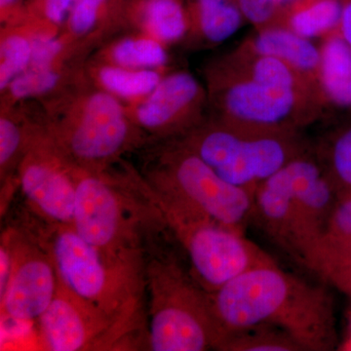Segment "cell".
<instances>
[{
  "mask_svg": "<svg viewBox=\"0 0 351 351\" xmlns=\"http://www.w3.org/2000/svg\"><path fill=\"white\" fill-rule=\"evenodd\" d=\"M9 232L13 267L5 294L0 299L1 314L16 321L38 319L56 294V267L29 228H11Z\"/></svg>",
  "mask_w": 351,
  "mask_h": 351,
  "instance_id": "7c38bea8",
  "label": "cell"
},
{
  "mask_svg": "<svg viewBox=\"0 0 351 351\" xmlns=\"http://www.w3.org/2000/svg\"><path fill=\"white\" fill-rule=\"evenodd\" d=\"M20 0H0V8H1V16L12 10V8L19 3Z\"/></svg>",
  "mask_w": 351,
  "mask_h": 351,
  "instance_id": "e575fe53",
  "label": "cell"
},
{
  "mask_svg": "<svg viewBox=\"0 0 351 351\" xmlns=\"http://www.w3.org/2000/svg\"><path fill=\"white\" fill-rule=\"evenodd\" d=\"M245 19L262 31L274 25H285L274 0H237Z\"/></svg>",
  "mask_w": 351,
  "mask_h": 351,
  "instance_id": "83f0119b",
  "label": "cell"
},
{
  "mask_svg": "<svg viewBox=\"0 0 351 351\" xmlns=\"http://www.w3.org/2000/svg\"><path fill=\"white\" fill-rule=\"evenodd\" d=\"M142 179L157 193L239 232H245L253 217L254 193L225 181L179 140L159 152Z\"/></svg>",
  "mask_w": 351,
  "mask_h": 351,
  "instance_id": "52a82bcc",
  "label": "cell"
},
{
  "mask_svg": "<svg viewBox=\"0 0 351 351\" xmlns=\"http://www.w3.org/2000/svg\"><path fill=\"white\" fill-rule=\"evenodd\" d=\"M49 253L59 280L98 307L129 334L140 326L145 269L113 262L80 237L71 226L29 228Z\"/></svg>",
  "mask_w": 351,
  "mask_h": 351,
  "instance_id": "7a4b0ae2",
  "label": "cell"
},
{
  "mask_svg": "<svg viewBox=\"0 0 351 351\" xmlns=\"http://www.w3.org/2000/svg\"><path fill=\"white\" fill-rule=\"evenodd\" d=\"M142 18L147 36L162 43L181 40L188 32L189 18L181 0H147Z\"/></svg>",
  "mask_w": 351,
  "mask_h": 351,
  "instance_id": "44dd1931",
  "label": "cell"
},
{
  "mask_svg": "<svg viewBox=\"0 0 351 351\" xmlns=\"http://www.w3.org/2000/svg\"><path fill=\"white\" fill-rule=\"evenodd\" d=\"M73 230L113 262L145 269L149 230L157 221L129 182L76 168Z\"/></svg>",
  "mask_w": 351,
  "mask_h": 351,
  "instance_id": "5b68a950",
  "label": "cell"
},
{
  "mask_svg": "<svg viewBox=\"0 0 351 351\" xmlns=\"http://www.w3.org/2000/svg\"><path fill=\"white\" fill-rule=\"evenodd\" d=\"M315 156L339 193H351V125L337 132Z\"/></svg>",
  "mask_w": 351,
  "mask_h": 351,
  "instance_id": "d4e9b609",
  "label": "cell"
},
{
  "mask_svg": "<svg viewBox=\"0 0 351 351\" xmlns=\"http://www.w3.org/2000/svg\"><path fill=\"white\" fill-rule=\"evenodd\" d=\"M32 66H53L63 50V44L51 34H36L32 36Z\"/></svg>",
  "mask_w": 351,
  "mask_h": 351,
  "instance_id": "f546056e",
  "label": "cell"
},
{
  "mask_svg": "<svg viewBox=\"0 0 351 351\" xmlns=\"http://www.w3.org/2000/svg\"><path fill=\"white\" fill-rule=\"evenodd\" d=\"M206 93L195 75L178 71L162 77L136 108L138 126L159 137H182L200 124Z\"/></svg>",
  "mask_w": 351,
  "mask_h": 351,
  "instance_id": "4fadbf2b",
  "label": "cell"
},
{
  "mask_svg": "<svg viewBox=\"0 0 351 351\" xmlns=\"http://www.w3.org/2000/svg\"><path fill=\"white\" fill-rule=\"evenodd\" d=\"M46 135L75 167L93 173H105L135 138L119 99L107 91L90 94L77 113Z\"/></svg>",
  "mask_w": 351,
  "mask_h": 351,
  "instance_id": "9c48e42d",
  "label": "cell"
},
{
  "mask_svg": "<svg viewBox=\"0 0 351 351\" xmlns=\"http://www.w3.org/2000/svg\"><path fill=\"white\" fill-rule=\"evenodd\" d=\"M106 0H75L69 15V27L75 36L93 29Z\"/></svg>",
  "mask_w": 351,
  "mask_h": 351,
  "instance_id": "f1b7e54d",
  "label": "cell"
},
{
  "mask_svg": "<svg viewBox=\"0 0 351 351\" xmlns=\"http://www.w3.org/2000/svg\"><path fill=\"white\" fill-rule=\"evenodd\" d=\"M32 60V40L22 34H9L0 45V89L6 90L10 83L29 68Z\"/></svg>",
  "mask_w": 351,
  "mask_h": 351,
  "instance_id": "484cf974",
  "label": "cell"
},
{
  "mask_svg": "<svg viewBox=\"0 0 351 351\" xmlns=\"http://www.w3.org/2000/svg\"><path fill=\"white\" fill-rule=\"evenodd\" d=\"M59 73L53 66H32L18 75L8 88L14 100H25L48 93L59 84Z\"/></svg>",
  "mask_w": 351,
  "mask_h": 351,
  "instance_id": "4316f807",
  "label": "cell"
},
{
  "mask_svg": "<svg viewBox=\"0 0 351 351\" xmlns=\"http://www.w3.org/2000/svg\"><path fill=\"white\" fill-rule=\"evenodd\" d=\"M341 18L339 0H309L289 14L285 25L302 38L311 39L339 32Z\"/></svg>",
  "mask_w": 351,
  "mask_h": 351,
  "instance_id": "ffe728a7",
  "label": "cell"
},
{
  "mask_svg": "<svg viewBox=\"0 0 351 351\" xmlns=\"http://www.w3.org/2000/svg\"><path fill=\"white\" fill-rule=\"evenodd\" d=\"M99 82L105 91L124 99L145 98L162 80L156 69H129L105 66L98 73Z\"/></svg>",
  "mask_w": 351,
  "mask_h": 351,
  "instance_id": "7402d4cb",
  "label": "cell"
},
{
  "mask_svg": "<svg viewBox=\"0 0 351 351\" xmlns=\"http://www.w3.org/2000/svg\"><path fill=\"white\" fill-rule=\"evenodd\" d=\"M326 280L351 292V263L335 271L331 276L327 277Z\"/></svg>",
  "mask_w": 351,
  "mask_h": 351,
  "instance_id": "d6a6232c",
  "label": "cell"
},
{
  "mask_svg": "<svg viewBox=\"0 0 351 351\" xmlns=\"http://www.w3.org/2000/svg\"><path fill=\"white\" fill-rule=\"evenodd\" d=\"M75 0H43V12L52 24L60 25L69 18Z\"/></svg>",
  "mask_w": 351,
  "mask_h": 351,
  "instance_id": "4dcf8cb0",
  "label": "cell"
},
{
  "mask_svg": "<svg viewBox=\"0 0 351 351\" xmlns=\"http://www.w3.org/2000/svg\"><path fill=\"white\" fill-rule=\"evenodd\" d=\"M38 320L41 341L51 351L114 350L130 335L60 280L54 299Z\"/></svg>",
  "mask_w": 351,
  "mask_h": 351,
  "instance_id": "8fae6325",
  "label": "cell"
},
{
  "mask_svg": "<svg viewBox=\"0 0 351 351\" xmlns=\"http://www.w3.org/2000/svg\"><path fill=\"white\" fill-rule=\"evenodd\" d=\"M244 44L258 54L282 60L322 91L321 49L316 47L311 39L302 38L286 25H280L258 31L256 36Z\"/></svg>",
  "mask_w": 351,
  "mask_h": 351,
  "instance_id": "2e32d148",
  "label": "cell"
},
{
  "mask_svg": "<svg viewBox=\"0 0 351 351\" xmlns=\"http://www.w3.org/2000/svg\"><path fill=\"white\" fill-rule=\"evenodd\" d=\"M113 64L129 69H154L168 61L164 43L152 36L123 39L110 51Z\"/></svg>",
  "mask_w": 351,
  "mask_h": 351,
  "instance_id": "cb8c5ba5",
  "label": "cell"
},
{
  "mask_svg": "<svg viewBox=\"0 0 351 351\" xmlns=\"http://www.w3.org/2000/svg\"><path fill=\"white\" fill-rule=\"evenodd\" d=\"M309 0H274L279 12L281 13L284 19V25H285L286 18L289 14L295 10V8L306 3Z\"/></svg>",
  "mask_w": 351,
  "mask_h": 351,
  "instance_id": "836d02e7",
  "label": "cell"
},
{
  "mask_svg": "<svg viewBox=\"0 0 351 351\" xmlns=\"http://www.w3.org/2000/svg\"><path fill=\"white\" fill-rule=\"evenodd\" d=\"M341 4V18L339 34L351 48V0H339Z\"/></svg>",
  "mask_w": 351,
  "mask_h": 351,
  "instance_id": "1f68e13d",
  "label": "cell"
},
{
  "mask_svg": "<svg viewBox=\"0 0 351 351\" xmlns=\"http://www.w3.org/2000/svg\"><path fill=\"white\" fill-rule=\"evenodd\" d=\"M351 263V193H339L326 228L302 265L326 279Z\"/></svg>",
  "mask_w": 351,
  "mask_h": 351,
  "instance_id": "e0dca14e",
  "label": "cell"
},
{
  "mask_svg": "<svg viewBox=\"0 0 351 351\" xmlns=\"http://www.w3.org/2000/svg\"><path fill=\"white\" fill-rule=\"evenodd\" d=\"M321 49L320 83L326 103L351 110V48L339 32L326 36Z\"/></svg>",
  "mask_w": 351,
  "mask_h": 351,
  "instance_id": "ac0fdd59",
  "label": "cell"
},
{
  "mask_svg": "<svg viewBox=\"0 0 351 351\" xmlns=\"http://www.w3.org/2000/svg\"><path fill=\"white\" fill-rule=\"evenodd\" d=\"M217 119L276 132H300L319 119L324 100L313 92L253 80L226 58L214 80Z\"/></svg>",
  "mask_w": 351,
  "mask_h": 351,
  "instance_id": "ba28073f",
  "label": "cell"
},
{
  "mask_svg": "<svg viewBox=\"0 0 351 351\" xmlns=\"http://www.w3.org/2000/svg\"><path fill=\"white\" fill-rule=\"evenodd\" d=\"M129 181L161 225L182 246L189 270L207 293H213L248 270L276 263L244 232L216 223L157 193L140 176Z\"/></svg>",
  "mask_w": 351,
  "mask_h": 351,
  "instance_id": "277c9868",
  "label": "cell"
},
{
  "mask_svg": "<svg viewBox=\"0 0 351 351\" xmlns=\"http://www.w3.org/2000/svg\"><path fill=\"white\" fill-rule=\"evenodd\" d=\"M304 262L326 228L339 191L315 154L304 152L287 164Z\"/></svg>",
  "mask_w": 351,
  "mask_h": 351,
  "instance_id": "5bb4252c",
  "label": "cell"
},
{
  "mask_svg": "<svg viewBox=\"0 0 351 351\" xmlns=\"http://www.w3.org/2000/svg\"><path fill=\"white\" fill-rule=\"evenodd\" d=\"M252 219L274 243L300 262L301 240L287 165L258 186Z\"/></svg>",
  "mask_w": 351,
  "mask_h": 351,
  "instance_id": "9a60e30c",
  "label": "cell"
},
{
  "mask_svg": "<svg viewBox=\"0 0 351 351\" xmlns=\"http://www.w3.org/2000/svg\"><path fill=\"white\" fill-rule=\"evenodd\" d=\"M221 351H304L287 332L276 327L256 326L230 335L219 343Z\"/></svg>",
  "mask_w": 351,
  "mask_h": 351,
  "instance_id": "603a6c76",
  "label": "cell"
},
{
  "mask_svg": "<svg viewBox=\"0 0 351 351\" xmlns=\"http://www.w3.org/2000/svg\"><path fill=\"white\" fill-rule=\"evenodd\" d=\"M154 228L147 235L145 263L151 319L149 350H216V327L208 293L174 254L159 249L152 234Z\"/></svg>",
  "mask_w": 351,
  "mask_h": 351,
  "instance_id": "3957f363",
  "label": "cell"
},
{
  "mask_svg": "<svg viewBox=\"0 0 351 351\" xmlns=\"http://www.w3.org/2000/svg\"><path fill=\"white\" fill-rule=\"evenodd\" d=\"M225 181L255 195L261 184L308 151L300 132L258 130L216 119L180 137Z\"/></svg>",
  "mask_w": 351,
  "mask_h": 351,
  "instance_id": "8992f818",
  "label": "cell"
},
{
  "mask_svg": "<svg viewBox=\"0 0 351 351\" xmlns=\"http://www.w3.org/2000/svg\"><path fill=\"white\" fill-rule=\"evenodd\" d=\"M208 297L216 350L230 335L262 325L287 332L304 351L334 348V308L327 291L284 271L277 263L248 270Z\"/></svg>",
  "mask_w": 351,
  "mask_h": 351,
  "instance_id": "6da1fadb",
  "label": "cell"
},
{
  "mask_svg": "<svg viewBox=\"0 0 351 351\" xmlns=\"http://www.w3.org/2000/svg\"><path fill=\"white\" fill-rule=\"evenodd\" d=\"M76 180V167L46 134L32 137L18 169V184L36 216L52 225L71 226Z\"/></svg>",
  "mask_w": 351,
  "mask_h": 351,
  "instance_id": "30bf717a",
  "label": "cell"
},
{
  "mask_svg": "<svg viewBox=\"0 0 351 351\" xmlns=\"http://www.w3.org/2000/svg\"><path fill=\"white\" fill-rule=\"evenodd\" d=\"M193 14L201 36L213 44L232 38L246 21L237 0H195Z\"/></svg>",
  "mask_w": 351,
  "mask_h": 351,
  "instance_id": "d6986e66",
  "label": "cell"
}]
</instances>
